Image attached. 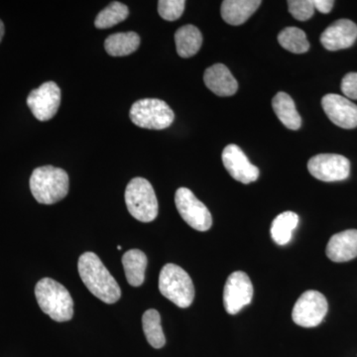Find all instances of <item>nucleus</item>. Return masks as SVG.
<instances>
[{
    "instance_id": "obj_1",
    "label": "nucleus",
    "mask_w": 357,
    "mask_h": 357,
    "mask_svg": "<svg viewBox=\"0 0 357 357\" xmlns=\"http://www.w3.org/2000/svg\"><path fill=\"white\" fill-rule=\"evenodd\" d=\"M77 270L84 286L98 299L107 304H114L121 299L119 283L96 253L82 255L77 262Z\"/></svg>"
},
{
    "instance_id": "obj_2",
    "label": "nucleus",
    "mask_w": 357,
    "mask_h": 357,
    "mask_svg": "<svg viewBox=\"0 0 357 357\" xmlns=\"http://www.w3.org/2000/svg\"><path fill=\"white\" fill-rule=\"evenodd\" d=\"M69 176L63 169L43 166L35 169L30 178V190L39 204H53L69 192Z\"/></svg>"
},
{
    "instance_id": "obj_3",
    "label": "nucleus",
    "mask_w": 357,
    "mask_h": 357,
    "mask_svg": "<svg viewBox=\"0 0 357 357\" xmlns=\"http://www.w3.org/2000/svg\"><path fill=\"white\" fill-rule=\"evenodd\" d=\"M35 296L42 311L59 323L74 316V302L69 291L51 278L41 279L35 287Z\"/></svg>"
},
{
    "instance_id": "obj_4",
    "label": "nucleus",
    "mask_w": 357,
    "mask_h": 357,
    "mask_svg": "<svg viewBox=\"0 0 357 357\" xmlns=\"http://www.w3.org/2000/svg\"><path fill=\"white\" fill-rule=\"evenodd\" d=\"M159 290L166 299L178 307L191 306L195 298L194 284L190 275L175 264H166L159 276Z\"/></svg>"
},
{
    "instance_id": "obj_5",
    "label": "nucleus",
    "mask_w": 357,
    "mask_h": 357,
    "mask_svg": "<svg viewBox=\"0 0 357 357\" xmlns=\"http://www.w3.org/2000/svg\"><path fill=\"white\" fill-rule=\"evenodd\" d=\"M124 198L129 213L135 220L150 222H153L158 215L156 194L146 178H132L126 187Z\"/></svg>"
},
{
    "instance_id": "obj_6",
    "label": "nucleus",
    "mask_w": 357,
    "mask_h": 357,
    "mask_svg": "<svg viewBox=\"0 0 357 357\" xmlns=\"http://www.w3.org/2000/svg\"><path fill=\"white\" fill-rule=\"evenodd\" d=\"M129 116L135 126L152 130L168 128L175 119L171 107L158 98H143L134 102Z\"/></svg>"
},
{
    "instance_id": "obj_7",
    "label": "nucleus",
    "mask_w": 357,
    "mask_h": 357,
    "mask_svg": "<svg viewBox=\"0 0 357 357\" xmlns=\"http://www.w3.org/2000/svg\"><path fill=\"white\" fill-rule=\"evenodd\" d=\"M328 305L325 296L318 291L303 293L293 307L294 323L303 328H314L325 319Z\"/></svg>"
},
{
    "instance_id": "obj_8",
    "label": "nucleus",
    "mask_w": 357,
    "mask_h": 357,
    "mask_svg": "<svg viewBox=\"0 0 357 357\" xmlns=\"http://www.w3.org/2000/svg\"><path fill=\"white\" fill-rule=\"evenodd\" d=\"M178 213L190 227L199 231H206L213 225L210 211L187 188H180L175 195Z\"/></svg>"
},
{
    "instance_id": "obj_9",
    "label": "nucleus",
    "mask_w": 357,
    "mask_h": 357,
    "mask_svg": "<svg viewBox=\"0 0 357 357\" xmlns=\"http://www.w3.org/2000/svg\"><path fill=\"white\" fill-rule=\"evenodd\" d=\"M307 170L323 182H337L349 177L351 162L342 155L319 154L309 160Z\"/></svg>"
},
{
    "instance_id": "obj_10",
    "label": "nucleus",
    "mask_w": 357,
    "mask_h": 357,
    "mask_svg": "<svg viewBox=\"0 0 357 357\" xmlns=\"http://www.w3.org/2000/svg\"><path fill=\"white\" fill-rule=\"evenodd\" d=\"M253 286L248 275L243 271L229 275L223 290V305L229 314H236L250 304Z\"/></svg>"
},
{
    "instance_id": "obj_11",
    "label": "nucleus",
    "mask_w": 357,
    "mask_h": 357,
    "mask_svg": "<svg viewBox=\"0 0 357 357\" xmlns=\"http://www.w3.org/2000/svg\"><path fill=\"white\" fill-rule=\"evenodd\" d=\"M61 103V89L54 82H47L33 89L27 98V105L40 121H48L57 114Z\"/></svg>"
},
{
    "instance_id": "obj_12",
    "label": "nucleus",
    "mask_w": 357,
    "mask_h": 357,
    "mask_svg": "<svg viewBox=\"0 0 357 357\" xmlns=\"http://www.w3.org/2000/svg\"><path fill=\"white\" fill-rule=\"evenodd\" d=\"M223 166L237 182L250 184L259 177V169L249 161L243 150L236 144H229L223 149Z\"/></svg>"
},
{
    "instance_id": "obj_13",
    "label": "nucleus",
    "mask_w": 357,
    "mask_h": 357,
    "mask_svg": "<svg viewBox=\"0 0 357 357\" xmlns=\"http://www.w3.org/2000/svg\"><path fill=\"white\" fill-rule=\"evenodd\" d=\"M321 107L335 126L344 129L357 128V105L349 98L328 93L321 100Z\"/></svg>"
},
{
    "instance_id": "obj_14",
    "label": "nucleus",
    "mask_w": 357,
    "mask_h": 357,
    "mask_svg": "<svg viewBox=\"0 0 357 357\" xmlns=\"http://www.w3.org/2000/svg\"><path fill=\"white\" fill-rule=\"evenodd\" d=\"M356 39L357 25L349 20L335 21L321 35V43L328 51L349 48Z\"/></svg>"
},
{
    "instance_id": "obj_15",
    "label": "nucleus",
    "mask_w": 357,
    "mask_h": 357,
    "mask_svg": "<svg viewBox=\"0 0 357 357\" xmlns=\"http://www.w3.org/2000/svg\"><path fill=\"white\" fill-rule=\"evenodd\" d=\"M326 256L333 262H347L357 257V229L344 230L331 237Z\"/></svg>"
},
{
    "instance_id": "obj_16",
    "label": "nucleus",
    "mask_w": 357,
    "mask_h": 357,
    "mask_svg": "<svg viewBox=\"0 0 357 357\" xmlns=\"http://www.w3.org/2000/svg\"><path fill=\"white\" fill-rule=\"evenodd\" d=\"M204 82L206 88L218 96H231L238 89L237 81L227 66L215 64L204 72Z\"/></svg>"
},
{
    "instance_id": "obj_17",
    "label": "nucleus",
    "mask_w": 357,
    "mask_h": 357,
    "mask_svg": "<svg viewBox=\"0 0 357 357\" xmlns=\"http://www.w3.org/2000/svg\"><path fill=\"white\" fill-rule=\"evenodd\" d=\"M260 0H225L220 7V14L230 25L243 24L259 8Z\"/></svg>"
},
{
    "instance_id": "obj_18",
    "label": "nucleus",
    "mask_w": 357,
    "mask_h": 357,
    "mask_svg": "<svg viewBox=\"0 0 357 357\" xmlns=\"http://www.w3.org/2000/svg\"><path fill=\"white\" fill-rule=\"evenodd\" d=\"M272 107L284 126L290 130H298L301 128L302 119L296 109L293 98L288 93L283 91L277 93L272 100Z\"/></svg>"
},
{
    "instance_id": "obj_19",
    "label": "nucleus",
    "mask_w": 357,
    "mask_h": 357,
    "mask_svg": "<svg viewBox=\"0 0 357 357\" xmlns=\"http://www.w3.org/2000/svg\"><path fill=\"white\" fill-rule=\"evenodd\" d=\"M147 257L139 249H131L122 256V264L128 283L133 287H139L145 279Z\"/></svg>"
},
{
    "instance_id": "obj_20",
    "label": "nucleus",
    "mask_w": 357,
    "mask_h": 357,
    "mask_svg": "<svg viewBox=\"0 0 357 357\" xmlns=\"http://www.w3.org/2000/svg\"><path fill=\"white\" fill-rule=\"evenodd\" d=\"M176 48L180 57L187 59L196 55L203 44V35L194 25L178 28L175 34Z\"/></svg>"
},
{
    "instance_id": "obj_21",
    "label": "nucleus",
    "mask_w": 357,
    "mask_h": 357,
    "mask_svg": "<svg viewBox=\"0 0 357 357\" xmlns=\"http://www.w3.org/2000/svg\"><path fill=\"white\" fill-rule=\"evenodd\" d=\"M140 37L135 32L116 33L110 35L105 42V49L112 57H123L137 50Z\"/></svg>"
},
{
    "instance_id": "obj_22",
    "label": "nucleus",
    "mask_w": 357,
    "mask_h": 357,
    "mask_svg": "<svg viewBox=\"0 0 357 357\" xmlns=\"http://www.w3.org/2000/svg\"><path fill=\"white\" fill-rule=\"evenodd\" d=\"M299 217L293 211H284L278 217L275 218L272 222V239L279 245H286L292 239L293 231L298 227Z\"/></svg>"
},
{
    "instance_id": "obj_23",
    "label": "nucleus",
    "mask_w": 357,
    "mask_h": 357,
    "mask_svg": "<svg viewBox=\"0 0 357 357\" xmlns=\"http://www.w3.org/2000/svg\"><path fill=\"white\" fill-rule=\"evenodd\" d=\"M142 326L148 344L154 349H162L166 344V338L158 311L151 309L145 312L142 317Z\"/></svg>"
},
{
    "instance_id": "obj_24",
    "label": "nucleus",
    "mask_w": 357,
    "mask_h": 357,
    "mask_svg": "<svg viewBox=\"0 0 357 357\" xmlns=\"http://www.w3.org/2000/svg\"><path fill=\"white\" fill-rule=\"evenodd\" d=\"M279 44L294 54H304L310 49L306 33L297 27H287L278 35Z\"/></svg>"
},
{
    "instance_id": "obj_25",
    "label": "nucleus",
    "mask_w": 357,
    "mask_h": 357,
    "mask_svg": "<svg viewBox=\"0 0 357 357\" xmlns=\"http://www.w3.org/2000/svg\"><path fill=\"white\" fill-rule=\"evenodd\" d=\"M128 7L121 2H112L96 16L95 25L98 29L114 27L128 17Z\"/></svg>"
},
{
    "instance_id": "obj_26",
    "label": "nucleus",
    "mask_w": 357,
    "mask_h": 357,
    "mask_svg": "<svg viewBox=\"0 0 357 357\" xmlns=\"http://www.w3.org/2000/svg\"><path fill=\"white\" fill-rule=\"evenodd\" d=\"M185 6V0H160L158 13L163 20L175 21L183 15Z\"/></svg>"
},
{
    "instance_id": "obj_27",
    "label": "nucleus",
    "mask_w": 357,
    "mask_h": 357,
    "mask_svg": "<svg viewBox=\"0 0 357 357\" xmlns=\"http://www.w3.org/2000/svg\"><path fill=\"white\" fill-rule=\"evenodd\" d=\"M288 7L291 15L300 21L309 20L316 10L312 0H289Z\"/></svg>"
},
{
    "instance_id": "obj_28",
    "label": "nucleus",
    "mask_w": 357,
    "mask_h": 357,
    "mask_svg": "<svg viewBox=\"0 0 357 357\" xmlns=\"http://www.w3.org/2000/svg\"><path fill=\"white\" fill-rule=\"evenodd\" d=\"M340 88L347 98L357 100V73H349L345 75Z\"/></svg>"
},
{
    "instance_id": "obj_29",
    "label": "nucleus",
    "mask_w": 357,
    "mask_h": 357,
    "mask_svg": "<svg viewBox=\"0 0 357 357\" xmlns=\"http://www.w3.org/2000/svg\"><path fill=\"white\" fill-rule=\"evenodd\" d=\"M312 3H314V9L321 13L326 14L331 13L335 2L332 0H312Z\"/></svg>"
},
{
    "instance_id": "obj_30",
    "label": "nucleus",
    "mask_w": 357,
    "mask_h": 357,
    "mask_svg": "<svg viewBox=\"0 0 357 357\" xmlns=\"http://www.w3.org/2000/svg\"><path fill=\"white\" fill-rule=\"evenodd\" d=\"M4 31H6V29H4L3 22L0 20V42H1L2 38H3Z\"/></svg>"
}]
</instances>
